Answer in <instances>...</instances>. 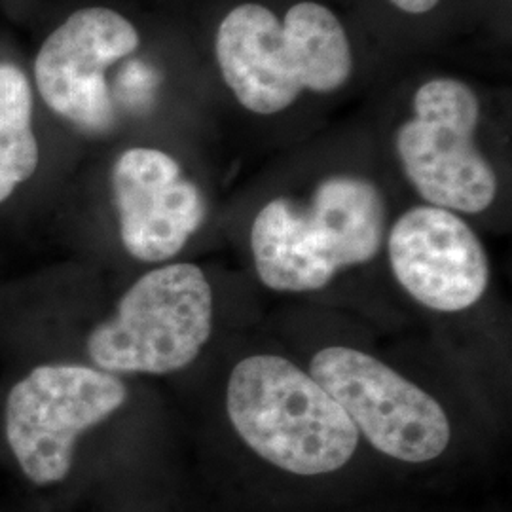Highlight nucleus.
<instances>
[{
	"instance_id": "obj_8",
	"label": "nucleus",
	"mask_w": 512,
	"mask_h": 512,
	"mask_svg": "<svg viewBox=\"0 0 512 512\" xmlns=\"http://www.w3.org/2000/svg\"><path fill=\"white\" fill-rule=\"evenodd\" d=\"M135 25L110 8H82L42 44L35 82L44 103L84 131H107L114 120L107 71L139 48Z\"/></svg>"
},
{
	"instance_id": "obj_11",
	"label": "nucleus",
	"mask_w": 512,
	"mask_h": 512,
	"mask_svg": "<svg viewBox=\"0 0 512 512\" xmlns=\"http://www.w3.org/2000/svg\"><path fill=\"white\" fill-rule=\"evenodd\" d=\"M38 162L31 84L19 67L0 63V203L35 175Z\"/></svg>"
},
{
	"instance_id": "obj_2",
	"label": "nucleus",
	"mask_w": 512,
	"mask_h": 512,
	"mask_svg": "<svg viewBox=\"0 0 512 512\" xmlns=\"http://www.w3.org/2000/svg\"><path fill=\"white\" fill-rule=\"evenodd\" d=\"M384 232L380 190L336 175L315 188L308 207L277 198L258 211L251 230L256 274L281 293L319 291L338 272L378 255Z\"/></svg>"
},
{
	"instance_id": "obj_4",
	"label": "nucleus",
	"mask_w": 512,
	"mask_h": 512,
	"mask_svg": "<svg viewBox=\"0 0 512 512\" xmlns=\"http://www.w3.org/2000/svg\"><path fill=\"white\" fill-rule=\"evenodd\" d=\"M213 289L196 264L139 277L114 315L88 336L93 365L109 374H171L196 361L213 330Z\"/></svg>"
},
{
	"instance_id": "obj_6",
	"label": "nucleus",
	"mask_w": 512,
	"mask_h": 512,
	"mask_svg": "<svg viewBox=\"0 0 512 512\" xmlns=\"http://www.w3.org/2000/svg\"><path fill=\"white\" fill-rule=\"evenodd\" d=\"M480 105L456 78H435L414 97V116L397 131L404 173L429 205L486 211L497 194L494 167L475 145Z\"/></svg>"
},
{
	"instance_id": "obj_12",
	"label": "nucleus",
	"mask_w": 512,
	"mask_h": 512,
	"mask_svg": "<svg viewBox=\"0 0 512 512\" xmlns=\"http://www.w3.org/2000/svg\"><path fill=\"white\" fill-rule=\"evenodd\" d=\"M391 2L406 14H427L439 4L440 0H391Z\"/></svg>"
},
{
	"instance_id": "obj_10",
	"label": "nucleus",
	"mask_w": 512,
	"mask_h": 512,
	"mask_svg": "<svg viewBox=\"0 0 512 512\" xmlns=\"http://www.w3.org/2000/svg\"><path fill=\"white\" fill-rule=\"evenodd\" d=\"M120 238L129 255L164 262L179 255L205 220V200L175 158L158 148H129L112 167Z\"/></svg>"
},
{
	"instance_id": "obj_3",
	"label": "nucleus",
	"mask_w": 512,
	"mask_h": 512,
	"mask_svg": "<svg viewBox=\"0 0 512 512\" xmlns=\"http://www.w3.org/2000/svg\"><path fill=\"white\" fill-rule=\"evenodd\" d=\"M226 410L239 439L258 458L293 475L342 469L361 439L342 406L279 355H251L234 366Z\"/></svg>"
},
{
	"instance_id": "obj_5",
	"label": "nucleus",
	"mask_w": 512,
	"mask_h": 512,
	"mask_svg": "<svg viewBox=\"0 0 512 512\" xmlns=\"http://www.w3.org/2000/svg\"><path fill=\"white\" fill-rule=\"evenodd\" d=\"M126 401L124 382L95 366H37L8 393V448L33 484L63 482L73 469L76 440Z\"/></svg>"
},
{
	"instance_id": "obj_1",
	"label": "nucleus",
	"mask_w": 512,
	"mask_h": 512,
	"mask_svg": "<svg viewBox=\"0 0 512 512\" xmlns=\"http://www.w3.org/2000/svg\"><path fill=\"white\" fill-rule=\"evenodd\" d=\"M215 54L239 103L255 114L289 109L304 90L336 92L353 71L349 38L317 2H298L279 21L260 4H239L220 21Z\"/></svg>"
},
{
	"instance_id": "obj_7",
	"label": "nucleus",
	"mask_w": 512,
	"mask_h": 512,
	"mask_svg": "<svg viewBox=\"0 0 512 512\" xmlns=\"http://www.w3.org/2000/svg\"><path fill=\"white\" fill-rule=\"evenodd\" d=\"M310 376L385 456L404 463L439 458L452 439L450 420L429 393L359 349L330 346L311 359Z\"/></svg>"
},
{
	"instance_id": "obj_9",
	"label": "nucleus",
	"mask_w": 512,
	"mask_h": 512,
	"mask_svg": "<svg viewBox=\"0 0 512 512\" xmlns=\"http://www.w3.org/2000/svg\"><path fill=\"white\" fill-rule=\"evenodd\" d=\"M395 279L421 306L442 313L469 310L490 283V260L473 228L454 211L418 205L389 232Z\"/></svg>"
}]
</instances>
